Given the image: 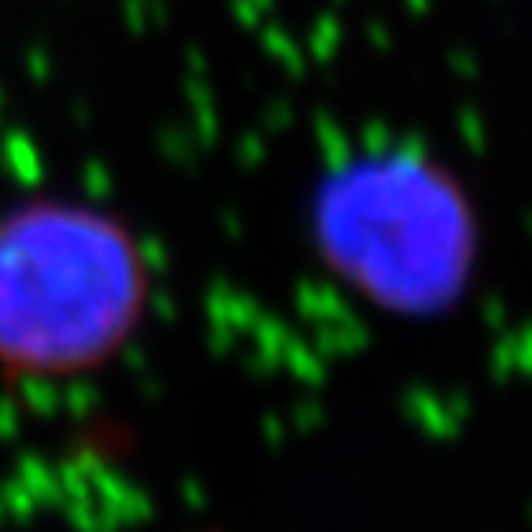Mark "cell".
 I'll return each instance as SVG.
<instances>
[{
  "mask_svg": "<svg viewBox=\"0 0 532 532\" xmlns=\"http://www.w3.org/2000/svg\"><path fill=\"white\" fill-rule=\"evenodd\" d=\"M152 266L119 218L37 200L0 215V374L74 381L115 363L141 333Z\"/></svg>",
  "mask_w": 532,
  "mask_h": 532,
  "instance_id": "1",
  "label": "cell"
},
{
  "mask_svg": "<svg viewBox=\"0 0 532 532\" xmlns=\"http://www.w3.org/2000/svg\"><path fill=\"white\" fill-rule=\"evenodd\" d=\"M315 233L351 289L399 315L444 311L470 278V207L418 156L385 152L337 170L318 200Z\"/></svg>",
  "mask_w": 532,
  "mask_h": 532,
  "instance_id": "2",
  "label": "cell"
}]
</instances>
